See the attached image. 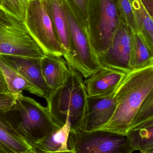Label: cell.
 Instances as JSON below:
<instances>
[{
  "label": "cell",
  "instance_id": "6da1fadb",
  "mask_svg": "<svg viewBox=\"0 0 153 153\" xmlns=\"http://www.w3.org/2000/svg\"><path fill=\"white\" fill-rule=\"evenodd\" d=\"M153 92V65L126 74L114 93L116 110L99 130L126 135L146 99Z\"/></svg>",
  "mask_w": 153,
  "mask_h": 153
},
{
  "label": "cell",
  "instance_id": "7a4b0ae2",
  "mask_svg": "<svg viewBox=\"0 0 153 153\" xmlns=\"http://www.w3.org/2000/svg\"><path fill=\"white\" fill-rule=\"evenodd\" d=\"M63 84L50 94L47 107L55 123L63 126L69 117L71 131L83 130L88 105V95L83 77L72 67Z\"/></svg>",
  "mask_w": 153,
  "mask_h": 153
},
{
  "label": "cell",
  "instance_id": "3957f363",
  "mask_svg": "<svg viewBox=\"0 0 153 153\" xmlns=\"http://www.w3.org/2000/svg\"><path fill=\"white\" fill-rule=\"evenodd\" d=\"M4 117L18 135L31 147L60 128L47 107L23 94L15 99V103L5 112Z\"/></svg>",
  "mask_w": 153,
  "mask_h": 153
},
{
  "label": "cell",
  "instance_id": "277c9868",
  "mask_svg": "<svg viewBox=\"0 0 153 153\" xmlns=\"http://www.w3.org/2000/svg\"><path fill=\"white\" fill-rule=\"evenodd\" d=\"M87 29L97 54L107 48L123 23L115 0H87Z\"/></svg>",
  "mask_w": 153,
  "mask_h": 153
},
{
  "label": "cell",
  "instance_id": "5b68a950",
  "mask_svg": "<svg viewBox=\"0 0 153 153\" xmlns=\"http://www.w3.org/2000/svg\"><path fill=\"white\" fill-rule=\"evenodd\" d=\"M45 55L24 22L0 9V56L42 58Z\"/></svg>",
  "mask_w": 153,
  "mask_h": 153
},
{
  "label": "cell",
  "instance_id": "8992f818",
  "mask_svg": "<svg viewBox=\"0 0 153 153\" xmlns=\"http://www.w3.org/2000/svg\"><path fill=\"white\" fill-rule=\"evenodd\" d=\"M69 150L76 153H133L126 135L109 131H70Z\"/></svg>",
  "mask_w": 153,
  "mask_h": 153
},
{
  "label": "cell",
  "instance_id": "52a82bcc",
  "mask_svg": "<svg viewBox=\"0 0 153 153\" xmlns=\"http://www.w3.org/2000/svg\"><path fill=\"white\" fill-rule=\"evenodd\" d=\"M24 22L46 54L63 56L62 47L53 30L46 0L29 2Z\"/></svg>",
  "mask_w": 153,
  "mask_h": 153
},
{
  "label": "cell",
  "instance_id": "ba28073f",
  "mask_svg": "<svg viewBox=\"0 0 153 153\" xmlns=\"http://www.w3.org/2000/svg\"><path fill=\"white\" fill-rule=\"evenodd\" d=\"M64 5L69 27L72 54L71 65L68 67H72L86 78L102 66L93 49L88 32L81 28Z\"/></svg>",
  "mask_w": 153,
  "mask_h": 153
},
{
  "label": "cell",
  "instance_id": "9c48e42d",
  "mask_svg": "<svg viewBox=\"0 0 153 153\" xmlns=\"http://www.w3.org/2000/svg\"><path fill=\"white\" fill-rule=\"evenodd\" d=\"M133 33L126 25L122 23L107 48L97 55L102 66L125 74L133 71L130 65Z\"/></svg>",
  "mask_w": 153,
  "mask_h": 153
},
{
  "label": "cell",
  "instance_id": "30bf717a",
  "mask_svg": "<svg viewBox=\"0 0 153 153\" xmlns=\"http://www.w3.org/2000/svg\"><path fill=\"white\" fill-rule=\"evenodd\" d=\"M116 102L114 93L106 96L88 97L84 122V131L99 130L107 125L113 116Z\"/></svg>",
  "mask_w": 153,
  "mask_h": 153
},
{
  "label": "cell",
  "instance_id": "8fae6325",
  "mask_svg": "<svg viewBox=\"0 0 153 153\" xmlns=\"http://www.w3.org/2000/svg\"><path fill=\"white\" fill-rule=\"evenodd\" d=\"M126 74L102 66L84 81L88 97L106 96L114 93Z\"/></svg>",
  "mask_w": 153,
  "mask_h": 153
},
{
  "label": "cell",
  "instance_id": "7c38bea8",
  "mask_svg": "<svg viewBox=\"0 0 153 153\" xmlns=\"http://www.w3.org/2000/svg\"><path fill=\"white\" fill-rule=\"evenodd\" d=\"M55 35L61 45L67 65L72 59L70 33L64 5L62 0H46Z\"/></svg>",
  "mask_w": 153,
  "mask_h": 153
},
{
  "label": "cell",
  "instance_id": "4fadbf2b",
  "mask_svg": "<svg viewBox=\"0 0 153 153\" xmlns=\"http://www.w3.org/2000/svg\"><path fill=\"white\" fill-rule=\"evenodd\" d=\"M14 70L29 82L41 91L47 100L50 91L47 86L41 70V58H31L11 56H0Z\"/></svg>",
  "mask_w": 153,
  "mask_h": 153
},
{
  "label": "cell",
  "instance_id": "5bb4252c",
  "mask_svg": "<svg viewBox=\"0 0 153 153\" xmlns=\"http://www.w3.org/2000/svg\"><path fill=\"white\" fill-rule=\"evenodd\" d=\"M41 70L50 94L63 84L69 73L68 65L63 56L52 54H46L41 58Z\"/></svg>",
  "mask_w": 153,
  "mask_h": 153
},
{
  "label": "cell",
  "instance_id": "9a60e30c",
  "mask_svg": "<svg viewBox=\"0 0 153 153\" xmlns=\"http://www.w3.org/2000/svg\"><path fill=\"white\" fill-rule=\"evenodd\" d=\"M0 69L9 92L15 99L22 95L23 91L44 98L41 91L29 82L23 76L11 67L0 56Z\"/></svg>",
  "mask_w": 153,
  "mask_h": 153
},
{
  "label": "cell",
  "instance_id": "2e32d148",
  "mask_svg": "<svg viewBox=\"0 0 153 153\" xmlns=\"http://www.w3.org/2000/svg\"><path fill=\"white\" fill-rule=\"evenodd\" d=\"M70 131L71 124L68 117L63 126L56 129L44 139L33 145L31 150L45 152L69 151L67 141Z\"/></svg>",
  "mask_w": 153,
  "mask_h": 153
},
{
  "label": "cell",
  "instance_id": "e0dca14e",
  "mask_svg": "<svg viewBox=\"0 0 153 153\" xmlns=\"http://www.w3.org/2000/svg\"><path fill=\"white\" fill-rule=\"evenodd\" d=\"M126 136L134 151L153 153V120L129 129Z\"/></svg>",
  "mask_w": 153,
  "mask_h": 153
},
{
  "label": "cell",
  "instance_id": "ac0fdd59",
  "mask_svg": "<svg viewBox=\"0 0 153 153\" xmlns=\"http://www.w3.org/2000/svg\"><path fill=\"white\" fill-rule=\"evenodd\" d=\"M139 26V34L153 53V19L141 0H129Z\"/></svg>",
  "mask_w": 153,
  "mask_h": 153
},
{
  "label": "cell",
  "instance_id": "d6986e66",
  "mask_svg": "<svg viewBox=\"0 0 153 153\" xmlns=\"http://www.w3.org/2000/svg\"><path fill=\"white\" fill-rule=\"evenodd\" d=\"M153 65V53L148 49L139 33H133L130 65L133 70Z\"/></svg>",
  "mask_w": 153,
  "mask_h": 153
},
{
  "label": "cell",
  "instance_id": "ffe728a7",
  "mask_svg": "<svg viewBox=\"0 0 153 153\" xmlns=\"http://www.w3.org/2000/svg\"><path fill=\"white\" fill-rule=\"evenodd\" d=\"M31 149L24 140L0 128V153H28Z\"/></svg>",
  "mask_w": 153,
  "mask_h": 153
},
{
  "label": "cell",
  "instance_id": "44dd1931",
  "mask_svg": "<svg viewBox=\"0 0 153 153\" xmlns=\"http://www.w3.org/2000/svg\"><path fill=\"white\" fill-rule=\"evenodd\" d=\"M65 6L70 12L82 29L88 32L87 0H62Z\"/></svg>",
  "mask_w": 153,
  "mask_h": 153
},
{
  "label": "cell",
  "instance_id": "7402d4cb",
  "mask_svg": "<svg viewBox=\"0 0 153 153\" xmlns=\"http://www.w3.org/2000/svg\"><path fill=\"white\" fill-rule=\"evenodd\" d=\"M115 1L123 23L126 25L133 33H140L139 26L129 0Z\"/></svg>",
  "mask_w": 153,
  "mask_h": 153
},
{
  "label": "cell",
  "instance_id": "603a6c76",
  "mask_svg": "<svg viewBox=\"0 0 153 153\" xmlns=\"http://www.w3.org/2000/svg\"><path fill=\"white\" fill-rule=\"evenodd\" d=\"M28 4V0H0V9L24 22Z\"/></svg>",
  "mask_w": 153,
  "mask_h": 153
},
{
  "label": "cell",
  "instance_id": "cb8c5ba5",
  "mask_svg": "<svg viewBox=\"0 0 153 153\" xmlns=\"http://www.w3.org/2000/svg\"><path fill=\"white\" fill-rule=\"evenodd\" d=\"M15 102V98L9 92L0 93V128L11 134L20 138L4 117L5 112L12 107Z\"/></svg>",
  "mask_w": 153,
  "mask_h": 153
},
{
  "label": "cell",
  "instance_id": "d4e9b609",
  "mask_svg": "<svg viewBox=\"0 0 153 153\" xmlns=\"http://www.w3.org/2000/svg\"><path fill=\"white\" fill-rule=\"evenodd\" d=\"M152 120H153V92L147 97L142 104L130 129L142 126Z\"/></svg>",
  "mask_w": 153,
  "mask_h": 153
},
{
  "label": "cell",
  "instance_id": "484cf974",
  "mask_svg": "<svg viewBox=\"0 0 153 153\" xmlns=\"http://www.w3.org/2000/svg\"><path fill=\"white\" fill-rule=\"evenodd\" d=\"M8 92L9 91L5 83L4 77L0 69V93Z\"/></svg>",
  "mask_w": 153,
  "mask_h": 153
},
{
  "label": "cell",
  "instance_id": "4316f807",
  "mask_svg": "<svg viewBox=\"0 0 153 153\" xmlns=\"http://www.w3.org/2000/svg\"><path fill=\"white\" fill-rule=\"evenodd\" d=\"M151 16L153 17V0H141Z\"/></svg>",
  "mask_w": 153,
  "mask_h": 153
},
{
  "label": "cell",
  "instance_id": "83f0119b",
  "mask_svg": "<svg viewBox=\"0 0 153 153\" xmlns=\"http://www.w3.org/2000/svg\"><path fill=\"white\" fill-rule=\"evenodd\" d=\"M28 153H76L72 150H69L68 151L63 152H37L30 150Z\"/></svg>",
  "mask_w": 153,
  "mask_h": 153
},
{
  "label": "cell",
  "instance_id": "f1b7e54d",
  "mask_svg": "<svg viewBox=\"0 0 153 153\" xmlns=\"http://www.w3.org/2000/svg\"><path fill=\"white\" fill-rule=\"evenodd\" d=\"M28 1L29 2L30 1H40V0H28Z\"/></svg>",
  "mask_w": 153,
  "mask_h": 153
}]
</instances>
